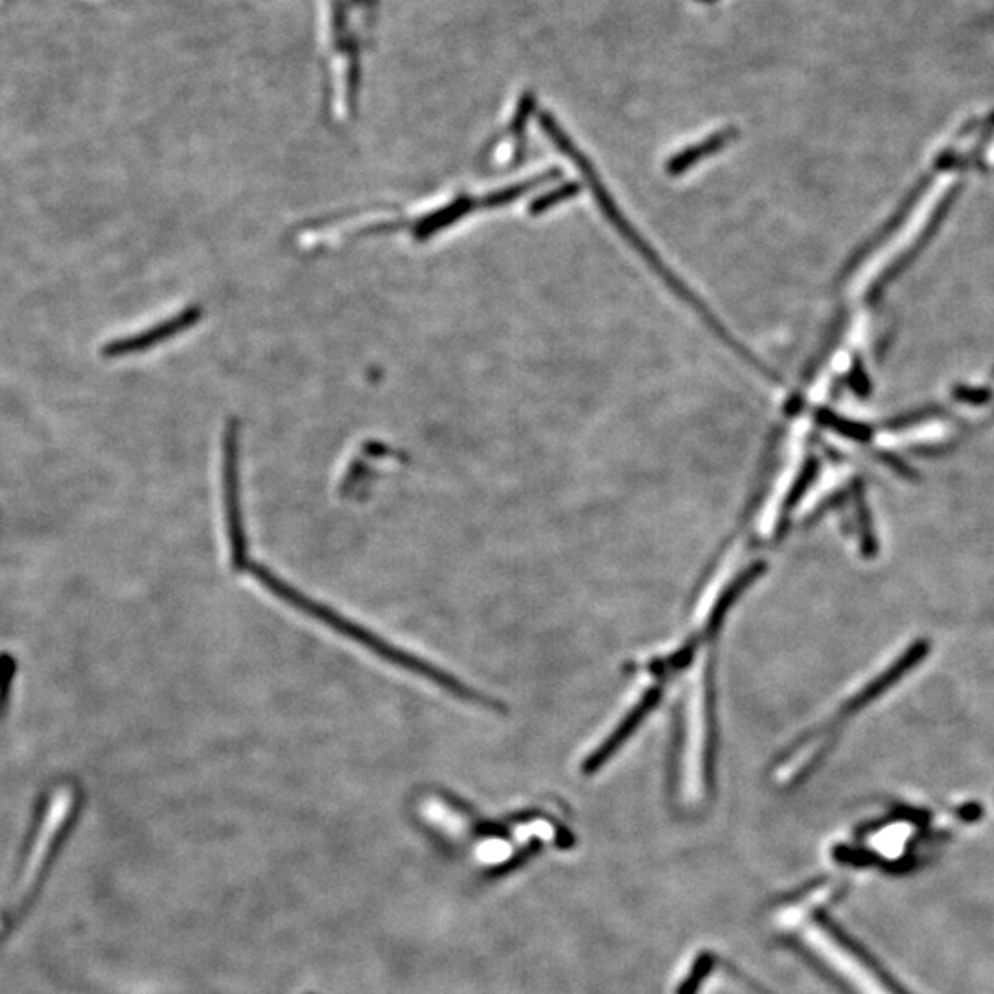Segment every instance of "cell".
<instances>
[{"mask_svg": "<svg viewBox=\"0 0 994 994\" xmlns=\"http://www.w3.org/2000/svg\"><path fill=\"white\" fill-rule=\"evenodd\" d=\"M713 967H715V956L711 953L700 954L699 958L694 959L693 969L689 972V977L683 980L676 994L699 993L700 985L704 983L705 978L710 977Z\"/></svg>", "mask_w": 994, "mask_h": 994, "instance_id": "obj_3", "label": "cell"}, {"mask_svg": "<svg viewBox=\"0 0 994 994\" xmlns=\"http://www.w3.org/2000/svg\"><path fill=\"white\" fill-rule=\"evenodd\" d=\"M240 571H248L253 579L258 580L262 586L266 587L267 592H271L272 595H277L280 601L293 606L295 610L306 614V616L312 617L315 621L323 622L325 627L331 628L334 632L343 635V638H349V640L354 641L357 645H362L363 648H367L368 652H373L376 656L381 657L387 663H392L398 669L409 670L413 675L421 676V678H426V680L437 683L438 687H443L446 691L461 696V699H470L474 696V693H470L466 687L459 683L456 678H451L450 675H446L443 670H438L437 667H433L429 663L424 662L421 657H414L413 654H408L403 652L402 648L387 643V641L381 640L378 635H374L373 632H368L365 628L360 627L357 622L350 621L347 617L341 616L336 610H330L326 608L323 604L317 603L314 598L306 597L302 595L301 592H296L295 587L290 586L284 580H280L277 574L269 571V569L262 568L258 563L251 562V558L245 560L242 569Z\"/></svg>", "mask_w": 994, "mask_h": 994, "instance_id": "obj_1", "label": "cell"}, {"mask_svg": "<svg viewBox=\"0 0 994 994\" xmlns=\"http://www.w3.org/2000/svg\"><path fill=\"white\" fill-rule=\"evenodd\" d=\"M12 659L4 656V654H0V693L4 691L7 683H10V676H12Z\"/></svg>", "mask_w": 994, "mask_h": 994, "instance_id": "obj_4", "label": "cell"}, {"mask_svg": "<svg viewBox=\"0 0 994 994\" xmlns=\"http://www.w3.org/2000/svg\"><path fill=\"white\" fill-rule=\"evenodd\" d=\"M805 940L825 963L838 972V977L851 987L854 994H900L878 969L873 967L864 954H860L835 926L817 918L805 930Z\"/></svg>", "mask_w": 994, "mask_h": 994, "instance_id": "obj_2", "label": "cell"}]
</instances>
